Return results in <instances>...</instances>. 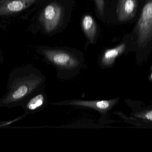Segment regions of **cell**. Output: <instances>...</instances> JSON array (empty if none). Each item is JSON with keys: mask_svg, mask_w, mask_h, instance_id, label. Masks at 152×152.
Masks as SVG:
<instances>
[{"mask_svg": "<svg viewBox=\"0 0 152 152\" xmlns=\"http://www.w3.org/2000/svg\"><path fill=\"white\" fill-rule=\"evenodd\" d=\"M43 54L56 68L58 76L67 77L79 72L82 67L81 61L73 54L61 50L45 49Z\"/></svg>", "mask_w": 152, "mask_h": 152, "instance_id": "cell-2", "label": "cell"}, {"mask_svg": "<svg viewBox=\"0 0 152 152\" xmlns=\"http://www.w3.org/2000/svg\"><path fill=\"white\" fill-rule=\"evenodd\" d=\"M24 5L21 1H14L8 5V8L11 11H19L23 9Z\"/></svg>", "mask_w": 152, "mask_h": 152, "instance_id": "cell-10", "label": "cell"}, {"mask_svg": "<svg viewBox=\"0 0 152 152\" xmlns=\"http://www.w3.org/2000/svg\"></svg>", "mask_w": 152, "mask_h": 152, "instance_id": "cell-13", "label": "cell"}, {"mask_svg": "<svg viewBox=\"0 0 152 152\" xmlns=\"http://www.w3.org/2000/svg\"><path fill=\"white\" fill-rule=\"evenodd\" d=\"M140 12L131 40L139 47L152 44V0H140Z\"/></svg>", "mask_w": 152, "mask_h": 152, "instance_id": "cell-3", "label": "cell"}, {"mask_svg": "<svg viewBox=\"0 0 152 152\" xmlns=\"http://www.w3.org/2000/svg\"><path fill=\"white\" fill-rule=\"evenodd\" d=\"M96 7L100 14H102L104 7V0H95Z\"/></svg>", "mask_w": 152, "mask_h": 152, "instance_id": "cell-11", "label": "cell"}, {"mask_svg": "<svg viewBox=\"0 0 152 152\" xmlns=\"http://www.w3.org/2000/svg\"><path fill=\"white\" fill-rule=\"evenodd\" d=\"M139 2V0H118L116 8L118 21L124 22L134 19L140 8Z\"/></svg>", "mask_w": 152, "mask_h": 152, "instance_id": "cell-6", "label": "cell"}, {"mask_svg": "<svg viewBox=\"0 0 152 152\" xmlns=\"http://www.w3.org/2000/svg\"><path fill=\"white\" fill-rule=\"evenodd\" d=\"M146 117L149 120H152V111L150 112L147 113Z\"/></svg>", "mask_w": 152, "mask_h": 152, "instance_id": "cell-12", "label": "cell"}, {"mask_svg": "<svg viewBox=\"0 0 152 152\" xmlns=\"http://www.w3.org/2000/svg\"><path fill=\"white\" fill-rule=\"evenodd\" d=\"M62 8L56 2L51 3L44 10L41 20L45 31L50 33L55 30L62 17Z\"/></svg>", "mask_w": 152, "mask_h": 152, "instance_id": "cell-5", "label": "cell"}, {"mask_svg": "<svg viewBox=\"0 0 152 152\" xmlns=\"http://www.w3.org/2000/svg\"><path fill=\"white\" fill-rule=\"evenodd\" d=\"M126 47V44L123 43L115 48L106 50L101 58L100 62L101 67L105 68L107 67L111 66L114 62L115 59L123 52Z\"/></svg>", "mask_w": 152, "mask_h": 152, "instance_id": "cell-8", "label": "cell"}, {"mask_svg": "<svg viewBox=\"0 0 152 152\" xmlns=\"http://www.w3.org/2000/svg\"><path fill=\"white\" fill-rule=\"evenodd\" d=\"M44 88L34 94L21 105L25 115L36 113L48 106V96L45 92Z\"/></svg>", "mask_w": 152, "mask_h": 152, "instance_id": "cell-7", "label": "cell"}, {"mask_svg": "<svg viewBox=\"0 0 152 152\" xmlns=\"http://www.w3.org/2000/svg\"><path fill=\"white\" fill-rule=\"evenodd\" d=\"M45 76L32 66L16 68L10 73L7 92L0 99V107L20 106L30 96L44 88Z\"/></svg>", "mask_w": 152, "mask_h": 152, "instance_id": "cell-1", "label": "cell"}, {"mask_svg": "<svg viewBox=\"0 0 152 152\" xmlns=\"http://www.w3.org/2000/svg\"><path fill=\"white\" fill-rule=\"evenodd\" d=\"M113 100H96V101H86V100H72L58 102L49 103L52 105L60 106H74L77 107L90 108L98 111L102 116L106 115L114 103Z\"/></svg>", "mask_w": 152, "mask_h": 152, "instance_id": "cell-4", "label": "cell"}, {"mask_svg": "<svg viewBox=\"0 0 152 152\" xmlns=\"http://www.w3.org/2000/svg\"><path fill=\"white\" fill-rule=\"evenodd\" d=\"M82 27L88 38L93 43L96 33V24L94 18L89 15H86L82 20Z\"/></svg>", "mask_w": 152, "mask_h": 152, "instance_id": "cell-9", "label": "cell"}]
</instances>
